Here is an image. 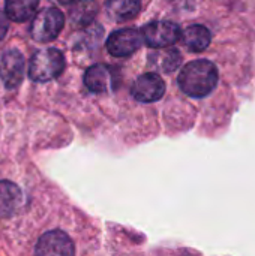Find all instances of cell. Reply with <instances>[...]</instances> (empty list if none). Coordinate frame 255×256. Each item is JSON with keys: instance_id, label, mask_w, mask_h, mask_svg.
<instances>
[{"instance_id": "16", "label": "cell", "mask_w": 255, "mask_h": 256, "mask_svg": "<svg viewBox=\"0 0 255 256\" xmlns=\"http://www.w3.org/2000/svg\"><path fill=\"white\" fill-rule=\"evenodd\" d=\"M8 15L6 14H3V12H0V40L5 38V34H6V32H8V18H6Z\"/></svg>"}, {"instance_id": "12", "label": "cell", "mask_w": 255, "mask_h": 256, "mask_svg": "<svg viewBox=\"0 0 255 256\" xmlns=\"http://www.w3.org/2000/svg\"><path fill=\"white\" fill-rule=\"evenodd\" d=\"M105 8L114 21L125 22L138 15L141 10V0H107Z\"/></svg>"}, {"instance_id": "14", "label": "cell", "mask_w": 255, "mask_h": 256, "mask_svg": "<svg viewBox=\"0 0 255 256\" xmlns=\"http://www.w3.org/2000/svg\"><path fill=\"white\" fill-rule=\"evenodd\" d=\"M39 6V0H6L5 2V14L8 18L17 22H23L30 20Z\"/></svg>"}, {"instance_id": "3", "label": "cell", "mask_w": 255, "mask_h": 256, "mask_svg": "<svg viewBox=\"0 0 255 256\" xmlns=\"http://www.w3.org/2000/svg\"><path fill=\"white\" fill-rule=\"evenodd\" d=\"M65 26V15L57 8L39 10L30 26V34L36 42H50L56 39Z\"/></svg>"}, {"instance_id": "4", "label": "cell", "mask_w": 255, "mask_h": 256, "mask_svg": "<svg viewBox=\"0 0 255 256\" xmlns=\"http://www.w3.org/2000/svg\"><path fill=\"white\" fill-rule=\"evenodd\" d=\"M144 42L150 48H165L176 44L182 38V28L173 21H152L141 30Z\"/></svg>"}, {"instance_id": "5", "label": "cell", "mask_w": 255, "mask_h": 256, "mask_svg": "<svg viewBox=\"0 0 255 256\" xmlns=\"http://www.w3.org/2000/svg\"><path fill=\"white\" fill-rule=\"evenodd\" d=\"M35 256H75V248L66 232L48 231L38 240Z\"/></svg>"}, {"instance_id": "2", "label": "cell", "mask_w": 255, "mask_h": 256, "mask_svg": "<svg viewBox=\"0 0 255 256\" xmlns=\"http://www.w3.org/2000/svg\"><path fill=\"white\" fill-rule=\"evenodd\" d=\"M65 69V57L56 48H44L32 56L29 76L36 82H47L57 78Z\"/></svg>"}, {"instance_id": "15", "label": "cell", "mask_w": 255, "mask_h": 256, "mask_svg": "<svg viewBox=\"0 0 255 256\" xmlns=\"http://www.w3.org/2000/svg\"><path fill=\"white\" fill-rule=\"evenodd\" d=\"M150 60L159 69H162V72H167V74L176 70L182 63L180 52L177 50H173V48L162 50L158 54H150Z\"/></svg>"}, {"instance_id": "7", "label": "cell", "mask_w": 255, "mask_h": 256, "mask_svg": "<svg viewBox=\"0 0 255 256\" xmlns=\"http://www.w3.org/2000/svg\"><path fill=\"white\" fill-rule=\"evenodd\" d=\"M131 94L138 102H156L165 94V82L158 74H143L134 81L131 87Z\"/></svg>"}, {"instance_id": "9", "label": "cell", "mask_w": 255, "mask_h": 256, "mask_svg": "<svg viewBox=\"0 0 255 256\" xmlns=\"http://www.w3.org/2000/svg\"><path fill=\"white\" fill-rule=\"evenodd\" d=\"M24 57L17 50L5 51L0 57V78L6 87H17L24 76Z\"/></svg>"}, {"instance_id": "10", "label": "cell", "mask_w": 255, "mask_h": 256, "mask_svg": "<svg viewBox=\"0 0 255 256\" xmlns=\"http://www.w3.org/2000/svg\"><path fill=\"white\" fill-rule=\"evenodd\" d=\"M23 204L21 189L8 180L0 182V219H8L18 213Z\"/></svg>"}, {"instance_id": "6", "label": "cell", "mask_w": 255, "mask_h": 256, "mask_svg": "<svg viewBox=\"0 0 255 256\" xmlns=\"http://www.w3.org/2000/svg\"><path fill=\"white\" fill-rule=\"evenodd\" d=\"M144 42L143 33L135 28H120L107 39V50L113 57H128L134 54Z\"/></svg>"}, {"instance_id": "1", "label": "cell", "mask_w": 255, "mask_h": 256, "mask_svg": "<svg viewBox=\"0 0 255 256\" xmlns=\"http://www.w3.org/2000/svg\"><path fill=\"white\" fill-rule=\"evenodd\" d=\"M218 68L213 62L197 58L186 63L179 74L180 90L192 98H206L218 86Z\"/></svg>"}, {"instance_id": "17", "label": "cell", "mask_w": 255, "mask_h": 256, "mask_svg": "<svg viewBox=\"0 0 255 256\" xmlns=\"http://www.w3.org/2000/svg\"><path fill=\"white\" fill-rule=\"evenodd\" d=\"M53 2H56L59 4H71V3H75L77 0H53Z\"/></svg>"}, {"instance_id": "11", "label": "cell", "mask_w": 255, "mask_h": 256, "mask_svg": "<svg viewBox=\"0 0 255 256\" xmlns=\"http://www.w3.org/2000/svg\"><path fill=\"white\" fill-rule=\"evenodd\" d=\"M183 45L194 52H201L212 44V33L203 24H191L182 33Z\"/></svg>"}, {"instance_id": "13", "label": "cell", "mask_w": 255, "mask_h": 256, "mask_svg": "<svg viewBox=\"0 0 255 256\" xmlns=\"http://www.w3.org/2000/svg\"><path fill=\"white\" fill-rule=\"evenodd\" d=\"M98 12V0H77L69 12V18L75 27H84L96 18Z\"/></svg>"}, {"instance_id": "8", "label": "cell", "mask_w": 255, "mask_h": 256, "mask_svg": "<svg viewBox=\"0 0 255 256\" xmlns=\"http://www.w3.org/2000/svg\"><path fill=\"white\" fill-rule=\"evenodd\" d=\"M84 84L92 93H107L117 86V74L107 64H93L84 74Z\"/></svg>"}]
</instances>
